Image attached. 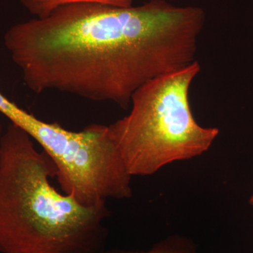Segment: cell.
<instances>
[{
	"instance_id": "6",
	"label": "cell",
	"mask_w": 253,
	"mask_h": 253,
	"mask_svg": "<svg viewBox=\"0 0 253 253\" xmlns=\"http://www.w3.org/2000/svg\"><path fill=\"white\" fill-rule=\"evenodd\" d=\"M107 253H181L179 251H176L173 249H169V247H160L156 248V249L151 250L149 252L146 253H131V252H123V251H113V252H109Z\"/></svg>"
},
{
	"instance_id": "9",
	"label": "cell",
	"mask_w": 253,
	"mask_h": 253,
	"mask_svg": "<svg viewBox=\"0 0 253 253\" xmlns=\"http://www.w3.org/2000/svg\"><path fill=\"white\" fill-rule=\"evenodd\" d=\"M165 1H174V0H165Z\"/></svg>"
},
{
	"instance_id": "4",
	"label": "cell",
	"mask_w": 253,
	"mask_h": 253,
	"mask_svg": "<svg viewBox=\"0 0 253 253\" xmlns=\"http://www.w3.org/2000/svg\"><path fill=\"white\" fill-rule=\"evenodd\" d=\"M16 126L28 133L54 163L61 192L86 207L130 198L128 172L109 126L92 124L73 131L23 110Z\"/></svg>"
},
{
	"instance_id": "8",
	"label": "cell",
	"mask_w": 253,
	"mask_h": 253,
	"mask_svg": "<svg viewBox=\"0 0 253 253\" xmlns=\"http://www.w3.org/2000/svg\"><path fill=\"white\" fill-rule=\"evenodd\" d=\"M250 203H251V204L253 206V196L252 197H251V201H250Z\"/></svg>"
},
{
	"instance_id": "2",
	"label": "cell",
	"mask_w": 253,
	"mask_h": 253,
	"mask_svg": "<svg viewBox=\"0 0 253 253\" xmlns=\"http://www.w3.org/2000/svg\"><path fill=\"white\" fill-rule=\"evenodd\" d=\"M54 163L9 123L0 138V253H99L106 205L86 207L51 183Z\"/></svg>"
},
{
	"instance_id": "7",
	"label": "cell",
	"mask_w": 253,
	"mask_h": 253,
	"mask_svg": "<svg viewBox=\"0 0 253 253\" xmlns=\"http://www.w3.org/2000/svg\"><path fill=\"white\" fill-rule=\"evenodd\" d=\"M1 135H2V129H1V125L0 123V138H1Z\"/></svg>"
},
{
	"instance_id": "3",
	"label": "cell",
	"mask_w": 253,
	"mask_h": 253,
	"mask_svg": "<svg viewBox=\"0 0 253 253\" xmlns=\"http://www.w3.org/2000/svg\"><path fill=\"white\" fill-rule=\"evenodd\" d=\"M200 71L195 61L147 82L132 95L129 115L109 126L131 176L149 175L173 161L199 156L219 134L193 116L189 89Z\"/></svg>"
},
{
	"instance_id": "5",
	"label": "cell",
	"mask_w": 253,
	"mask_h": 253,
	"mask_svg": "<svg viewBox=\"0 0 253 253\" xmlns=\"http://www.w3.org/2000/svg\"><path fill=\"white\" fill-rule=\"evenodd\" d=\"M26 11L35 18L45 17L53 11L74 3L89 2L129 7L132 6L133 0H18Z\"/></svg>"
},
{
	"instance_id": "1",
	"label": "cell",
	"mask_w": 253,
	"mask_h": 253,
	"mask_svg": "<svg viewBox=\"0 0 253 253\" xmlns=\"http://www.w3.org/2000/svg\"><path fill=\"white\" fill-rule=\"evenodd\" d=\"M205 22L202 8L165 0L129 7L74 3L16 23L4 42L33 92L60 91L126 109L147 82L196 61Z\"/></svg>"
}]
</instances>
